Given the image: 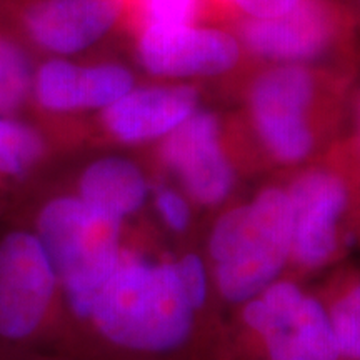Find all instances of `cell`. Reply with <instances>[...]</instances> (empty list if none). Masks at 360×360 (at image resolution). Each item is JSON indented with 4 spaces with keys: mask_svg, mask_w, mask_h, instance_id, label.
<instances>
[{
    "mask_svg": "<svg viewBox=\"0 0 360 360\" xmlns=\"http://www.w3.org/2000/svg\"><path fill=\"white\" fill-rule=\"evenodd\" d=\"M359 75L295 64H262L245 75L244 122L264 157L302 167L340 139Z\"/></svg>",
    "mask_w": 360,
    "mask_h": 360,
    "instance_id": "cell-2",
    "label": "cell"
},
{
    "mask_svg": "<svg viewBox=\"0 0 360 360\" xmlns=\"http://www.w3.org/2000/svg\"><path fill=\"white\" fill-rule=\"evenodd\" d=\"M150 202L167 231L182 236L191 229L192 202L179 187L165 182H152Z\"/></svg>",
    "mask_w": 360,
    "mask_h": 360,
    "instance_id": "cell-19",
    "label": "cell"
},
{
    "mask_svg": "<svg viewBox=\"0 0 360 360\" xmlns=\"http://www.w3.org/2000/svg\"><path fill=\"white\" fill-rule=\"evenodd\" d=\"M137 69L159 82L195 84L229 79L250 58L229 25H147L127 34Z\"/></svg>",
    "mask_w": 360,
    "mask_h": 360,
    "instance_id": "cell-9",
    "label": "cell"
},
{
    "mask_svg": "<svg viewBox=\"0 0 360 360\" xmlns=\"http://www.w3.org/2000/svg\"><path fill=\"white\" fill-rule=\"evenodd\" d=\"M0 20L39 58L97 53L125 34V0H0Z\"/></svg>",
    "mask_w": 360,
    "mask_h": 360,
    "instance_id": "cell-8",
    "label": "cell"
},
{
    "mask_svg": "<svg viewBox=\"0 0 360 360\" xmlns=\"http://www.w3.org/2000/svg\"><path fill=\"white\" fill-rule=\"evenodd\" d=\"M200 109L195 84L139 82L112 105L90 117L85 135L119 147H154Z\"/></svg>",
    "mask_w": 360,
    "mask_h": 360,
    "instance_id": "cell-13",
    "label": "cell"
},
{
    "mask_svg": "<svg viewBox=\"0 0 360 360\" xmlns=\"http://www.w3.org/2000/svg\"><path fill=\"white\" fill-rule=\"evenodd\" d=\"M344 125H347V134L339 139L340 147L352 160V164L360 172V79H355V82L350 87L347 105H345V120Z\"/></svg>",
    "mask_w": 360,
    "mask_h": 360,
    "instance_id": "cell-22",
    "label": "cell"
},
{
    "mask_svg": "<svg viewBox=\"0 0 360 360\" xmlns=\"http://www.w3.org/2000/svg\"><path fill=\"white\" fill-rule=\"evenodd\" d=\"M60 125L34 114L0 115V217L37 186L62 152L74 147Z\"/></svg>",
    "mask_w": 360,
    "mask_h": 360,
    "instance_id": "cell-14",
    "label": "cell"
},
{
    "mask_svg": "<svg viewBox=\"0 0 360 360\" xmlns=\"http://www.w3.org/2000/svg\"><path fill=\"white\" fill-rule=\"evenodd\" d=\"M67 330L64 294L42 242L11 219L0 231V355L51 360L45 347Z\"/></svg>",
    "mask_w": 360,
    "mask_h": 360,
    "instance_id": "cell-5",
    "label": "cell"
},
{
    "mask_svg": "<svg viewBox=\"0 0 360 360\" xmlns=\"http://www.w3.org/2000/svg\"><path fill=\"white\" fill-rule=\"evenodd\" d=\"M238 321L264 360H340L321 297L289 278L242 304Z\"/></svg>",
    "mask_w": 360,
    "mask_h": 360,
    "instance_id": "cell-10",
    "label": "cell"
},
{
    "mask_svg": "<svg viewBox=\"0 0 360 360\" xmlns=\"http://www.w3.org/2000/svg\"><path fill=\"white\" fill-rule=\"evenodd\" d=\"M227 25L250 60L359 75L360 24L344 0H299L283 15L237 19Z\"/></svg>",
    "mask_w": 360,
    "mask_h": 360,
    "instance_id": "cell-7",
    "label": "cell"
},
{
    "mask_svg": "<svg viewBox=\"0 0 360 360\" xmlns=\"http://www.w3.org/2000/svg\"><path fill=\"white\" fill-rule=\"evenodd\" d=\"M8 215L29 225L42 242L60 282L70 330L72 319L82 312L120 260L129 224L44 179Z\"/></svg>",
    "mask_w": 360,
    "mask_h": 360,
    "instance_id": "cell-3",
    "label": "cell"
},
{
    "mask_svg": "<svg viewBox=\"0 0 360 360\" xmlns=\"http://www.w3.org/2000/svg\"><path fill=\"white\" fill-rule=\"evenodd\" d=\"M195 319L175 259L152 257L127 238L115 269L72 319L70 330L114 354L157 357L182 347Z\"/></svg>",
    "mask_w": 360,
    "mask_h": 360,
    "instance_id": "cell-1",
    "label": "cell"
},
{
    "mask_svg": "<svg viewBox=\"0 0 360 360\" xmlns=\"http://www.w3.org/2000/svg\"><path fill=\"white\" fill-rule=\"evenodd\" d=\"M283 187L292 209L289 267L315 272L337 262L355 236L360 205V172L339 141Z\"/></svg>",
    "mask_w": 360,
    "mask_h": 360,
    "instance_id": "cell-6",
    "label": "cell"
},
{
    "mask_svg": "<svg viewBox=\"0 0 360 360\" xmlns=\"http://www.w3.org/2000/svg\"><path fill=\"white\" fill-rule=\"evenodd\" d=\"M39 57L0 20V115L30 114Z\"/></svg>",
    "mask_w": 360,
    "mask_h": 360,
    "instance_id": "cell-17",
    "label": "cell"
},
{
    "mask_svg": "<svg viewBox=\"0 0 360 360\" xmlns=\"http://www.w3.org/2000/svg\"><path fill=\"white\" fill-rule=\"evenodd\" d=\"M125 34L147 25L192 24L214 15L210 0H125Z\"/></svg>",
    "mask_w": 360,
    "mask_h": 360,
    "instance_id": "cell-18",
    "label": "cell"
},
{
    "mask_svg": "<svg viewBox=\"0 0 360 360\" xmlns=\"http://www.w3.org/2000/svg\"><path fill=\"white\" fill-rule=\"evenodd\" d=\"M292 209L283 186L260 188L225 207L207 238L212 287L225 302L242 305L282 278L290 265Z\"/></svg>",
    "mask_w": 360,
    "mask_h": 360,
    "instance_id": "cell-4",
    "label": "cell"
},
{
    "mask_svg": "<svg viewBox=\"0 0 360 360\" xmlns=\"http://www.w3.org/2000/svg\"><path fill=\"white\" fill-rule=\"evenodd\" d=\"M355 237L360 238V205H359V214H357V227H355Z\"/></svg>",
    "mask_w": 360,
    "mask_h": 360,
    "instance_id": "cell-25",
    "label": "cell"
},
{
    "mask_svg": "<svg viewBox=\"0 0 360 360\" xmlns=\"http://www.w3.org/2000/svg\"><path fill=\"white\" fill-rule=\"evenodd\" d=\"M141 80L127 62L115 57H44L34 72L30 114L53 124L80 127L125 96Z\"/></svg>",
    "mask_w": 360,
    "mask_h": 360,
    "instance_id": "cell-11",
    "label": "cell"
},
{
    "mask_svg": "<svg viewBox=\"0 0 360 360\" xmlns=\"http://www.w3.org/2000/svg\"><path fill=\"white\" fill-rule=\"evenodd\" d=\"M321 297L340 360H360V272L342 270Z\"/></svg>",
    "mask_w": 360,
    "mask_h": 360,
    "instance_id": "cell-16",
    "label": "cell"
},
{
    "mask_svg": "<svg viewBox=\"0 0 360 360\" xmlns=\"http://www.w3.org/2000/svg\"><path fill=\"white\" fill-rule=\"evenodd\" d=\"M0 360H44V359H32V357H13V355H0Z\"/></svg>",
    "mask_w": 360,
    "mask_h": 360,
    "instance_id": "cell-24",
    "label": "cell"
},
{
    "mask_svg": "<svg viewBox=\"0 0 360 360\" xmlns=\"http://www.w3.org/2000/svg\"><path fill=\"white\" fill-rule=\"evenodd\" d=\"M345 6H347L355 17H357L359 24H360V0H344Z\"/></svg>",
    "mask_w": 360,
    "mask_h": 360,
    "instance_id": "cell-23",
    "label": "cell"
},
{
    "mask_svg": "<svg viewBox=\"0 0 360 360\" xmlns=\"http://www.w3.org/2000/svg\"><path fill=\"white\" fill-rule=\"evenodd\" d=\"M160 170L172 174L179 188L199 207L224 205L237 182L231 134L212 110L197 109L154 146Z\"/></svg>",
    "mask_w": 360,
    "mask_h": 360,
    "instance_id": "cell-12",
    "label": "cell"
},
{
    "mask_svg": "<svg viewBox=\"0 0 360 360\" xmlns=\"http://www.w3.org/2000/svg\"><path fill=\"white\" fill-rule=\"evenodd\" d=\"M175 265H177L180 283L186 292L188 304L193 312L199 315L207 305L210 287H212L207 262L195 252H187L180 257H175Z\"/></svg>",
    "mask_w": 360,
    "mask_h": 360,
    "instance_id": "cell-21",
    "label": "cell"
},
{
    "mask_svg": "<svg viewBox=\"0 0 360 360\" xmlns=\"http://www.w3.org/2000/svg\"><path fill=\"white\" fill-rule=\"evenodd\" d=\"M299 0H210L215 19H272L292 11Z\"/></svg>",
    "mask_w": 360,
    "mask_h": 360,
    "instance_id": "cell-20",
    "label": "cell"
},
{
    "mask_svg": "<svg viewBox=\"0 0 360 360\" xmlns=\"http://www.w3.org/2000/svg\"><path fill=\"white\" fill-rule=\"evenodd\" d=\"M152 182L141 162L109 152L85 162L65 188L94 209L129 224L150 202Z\"/></svg>",
    "mask_w": 360,
    "mask_h": 360,
    "instance_id": "cell-15",
    "label": "cell"
}]
</instances>
